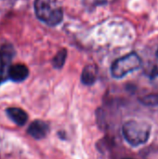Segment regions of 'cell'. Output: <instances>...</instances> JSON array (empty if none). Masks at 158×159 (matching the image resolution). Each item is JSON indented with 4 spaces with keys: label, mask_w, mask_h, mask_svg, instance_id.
<instances>
[{
    "label": "cell",
    "mask_w": 158,
    "mask_h": 159,
    "mask_svg": "<svg viewBox=\"0 0 158 159\" xmlns=\"http://www.w3.org/2000/svg\"><path fill=\"white\" fill-rule=\"evenodd\" d=\"M34 11L36 17L48 26H56L63 18L62 8L56 0H35Z\"/></svg>",
    "instance_id": "1"
},
{
    "label": "cell",
    "mask_w": 158,
    "mask_h": 159,
    "mask_svg": "<svg viewBox=\"0 0 158 159\" xmlns=\"http://www.w3.org/2000/svg\"><path fill=\"white\" fill-rule=\"evenodd\" d=\"M66 57H67V51H66V49L63 48V49L60 50L57 53V55L52 60L53 67L56 68V69H61L64 65V63H65Z\"/></svg>",
    "instance_id": "9"
},
{
    "label": "cell",
    "mask_w": 158,
    "mask_h": 159,
    "mask_svg": "<svg viewBox=\"0 0 158 159\" xmlns=\"http://www.w3.org/2000/svg\"><path fill=\"white\" fill-rule=\"evenodd\" d=\"M141 102L147 106H158V92L143 96L141 99Z\"/></svg>",
    "instance_id": "10"
},
{
    "label": "cell",
    "mask_w": 158,
    "mask_h": 159,
    "mask_svg": "<svg viewBox=\"0 0 158 159\" xmlns=\"http://www.w3.org/2000/svg\"><path fill=\"white\" fill-rule=\"evenodd\" d=\"M97 68L94 65H87L81 75V81L84 85H92L97 79Z\"/></svg>",
    "instance_id": "8"
},
{
    "label": "cell",
    "mask_w": 158,
    "mask_h": 159,
    "mask_svg": "<svg viewBox=\"0 0 158 159\" xmlns=\"http://www.w3.org/2000/svg\"><path fill=\"white\" fill-rule=\"evenodd\" d=\"M142 64L140 56L131 52L114 61L111 67V74L115 78H122L128 74L138 70Z\"/></svg>",
    "instance_id": "3"
},
{
    "label": "cell",
    "mask_w": 158,
    "mask_h": 159,
    "mask_svg": "<svg viewBox=\"0 0 158 159\" xmlns=\"http://www.w3.org/2000/svg\"><path fill=\"white\" fill-rule=\"evenodd\" d=\"M7 115L18 126H23L28 120L27 113L18 107H10L7 109Z\"/></svg>",
    "instance_id": "7"
},
{
    "label": "cell",
    "mask_w": 158,
    "mask_h": 159,
    "mask_svg": "<svg viewBox=\"0 0 158 159\" xmlns=\"http://www.w3.org/2000/svg\"><path fill=\"white\" fill-rule=\"evenodd\" d=\"M29 75V70L27 66L21 63H17L10 65L7 71V79H10L14 82H22Z\"/></svg>",
    "instance_id": "6"
},
{
    "label": "cell",
    "mask_w": 158,
    "mask_h": 159,
    "mask_svg": "<svg viewBox=\"0 0 158 159\" xmlns=\"http://www.w3.org/2000/svg\"><path fill=\"white\" fill-rule=\"evenodd\" d=\"M156 55H157V58H158V50H157V52H156Z\"/></svg>",
    "instance_id": "12"
},
{
    "label": "cell",
    "mask_w": 158,
    "mask_h": 159,
    "mask_svg": "<svg viewBox=\"0 0 158 159\" xmlns=\"http://www.w3.org/2000/svg\"><path fill=\"white\" fill-rule=\"evenodd\" d=\"M83 1H84L85 7H88L89 9H91L97 6L103 5L106 2V0H83Z\"/></svg>",
    "instance_id": "11"
},
{
    "label": "cell",
    "mask_w": 158,
    "mask_h": 159,
    "mask_svg": "<svg viewBox=\"0 0 158 159\" xmlns=\"http://www.w3.org/2000/svg\"><path fill=\"white\" fill-rule=\"evenodd\" d=\"M152 127L147 122L128 121L123 125L122 133L125 140L132 146H139L148 142Z\"/></svg>",
    "instance_id": "2"
},
{
    "label": "cell",
    "mask_w": 158,
    "mask_h": 159,
    "mask_svg": "<svg viewBox=\"0 0 158 159\" xmlns=\"http://www.w3.org/2000/svg\"><path fill=\"white\" fill-rule=\"evenodd\" d=\"M15 55L13 47L6 44L0 48V84L7 79V71L10 67L11 61Z\"/></svg>",
    "instance_id": "4"
},
{
    "label": "cell",
    "mask_w": 158,
    "mask_h": 159,
    "mask_svg": "<svg viewBox=\"0 0 158 159\" xmlns=\"http://www.w3.org/2000/svg\"><path fill=\"white\" fill-rule=\"evenodd\" d=\"M49 131L48 125L42 120H34L31 123L27 129V133L36 140L44 139Z\"/></svg>",
    "instance_id": "5"
}]
</instances>
